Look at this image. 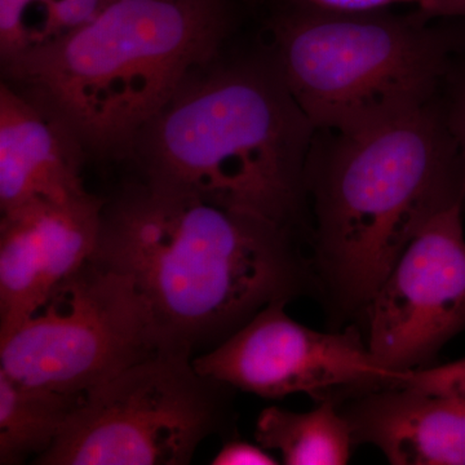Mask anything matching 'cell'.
<instances>
[{
  "label": "cell",
  "instance_id": "6da1fadb",
  "mask_svg": "<svg viewBox=\"0 0 465 465\" xmlns=\"http://www.w3.org/2000/svg\"><path fill=\"white\" fill-rule=\"evenodd\" d=\"M295 240L262 217L140 180L104 201L92 260L133 280L161 351L193 356L307 289Z\"/></svg>",
  "mask_w": 465,
  "mask_h": 465
},
{
  "label": "cell",
  "instance_id": "7a4b0ae2",
  "mask_svg": "<svg viewBox=\"0 0 465 465\" xmlns=\"http://www.w3.org/2000/svg\"><path fill=\"white\" fill-rule=\"evenodd\" d=\"M316 128L268 50L197 70L137 134L140 180L282 226L302 224Z\"/></svg>",
  "mask_w": 465,
  "mask_h": 465
},
{
  "label": "cell",
  "instance_id": "3957f363",
  "mask_svg": "<svg viewBox=\"0 0 465 465\" xmlns=\"http://www.w3.org/2000/svg\"><path fill=\"white\" fill-rule=\"evenodd\" d=\"M237 14L235 0H109L84 25L2 65L3 75L85 153L127 158L189 76L222 56Z\"/></svg>",
  "mask_w": 465,
  "mask_h": 465
},
{
  "label": "cell",
  "instance_id": "277c9868",
  "mask_svg": "<svg viewBox=\"0 0 465 465\" xmlns=\"http://www.w3.org/2000/svg\"><path fill=\"white\" fill-rule=\"evenodd\" d=\"M317 268L339 307L367 309L403 251L440 211L465 203L445 110L432 103L333 134L309 159Z\"/></svg>",
  "mask_w": 465,
  "mask_h": 465
},
{
  "label": "cell",
  "instance_id": "5b68a950",
  "mask_svg": "<svg viewBox=\"0 0 465 465\" xmlns=\"http://www.w3.org/2000/svg\"><path fill=\"white\" fill-rule=\"evenodd\" d=\"M418 11L286 0L269 17L266 50L316 130L353 133L432 103L455 42Z\"/></svg>",
  "mask_w": 465,
  "mask_h": 465
},
{
  "label": "cell",
  "instance_id": "8992f818",
  "mask_svg": "<svg viewBox=\"0 0 465 465\" xmlns=\"http://www.w3.org/2000/svg\"><path fill=\"white\" fill-rule=\"evenodd\" d=\"M228 385L158 351L82 397L42 465H185L224 427Z\"/></svg>",
  "mask_w": 465,
  "mask_h": 465
},
{
  "label": "cell",
  "instance_id": "52a82bcc",
  "mask_svg": "<svg viewBox=\"0 0 465 465\" xmlns=\"http://www.w3.org/2000/svg\"><path fill=\"white\" fill-rule=\"evenodd\" d=\"M158 351L133 280L91 259L0 339V371L29 387L84 397Z\"/></svg>",
  "mask_w": 465,
  "mask_h": 465
},
{
  "label": "cell",
  "instance_id": "ba28073f",
  "mask_svg": "<svg viewBox=\"0 0 465 465\" xmlns=\"http://www.w3.org/2000/svg\"><path fill=\"white\" fill-rule=\"evenodd\" d=\"M286 304L266 305L216 348L193 358L195 369L271 400L335 388L393 387L406 375L381 365L356 332L309 329L286 313Z\"/></svg>",
  "mask_w": 465,
  "mask_h": 465
},
{
  "label": "cell",
  "instance_id": "9c48e42d",
  "mask_svg": "<svg viewBox=\"0 0 465 465\" xmlns=\"http://www.w3.org/2000/svg\"><path fill=\"white\" fill-rule=\"evenodd\" d=\"M463 206L427 223L366 309L367 347L388 369L406 372L430 362L465 329Z\"/></svg>",
  "mask_w": 465,
  "mask_h": 465
},
{
  "label": "cell",
  "instance_id": "30bf717a",
  "mask_svg": "<svg viewBox=\"0 0 465 465\" xmlns=\"http://www.w3.org/2000/svg\"><path fill=\"white\" fill-rule=\"evenodd\" d=\"M104 201L91 193L34 201L0 220V339L43 307L90 262L99 241Z\"/></svg>",
  "mask_w": 465,
  "mask_h": 465
},
{
  "label": "cell",
  "instance_id": "8fae6325",
  "mask_svg": "<svg viewBox=\"0 0 465 465\" xmlns=\"http://www.w3.org/2000/svg\"><path fill=\"white\" fill-rule=\"evenodd\" d=\"M85 150L38 100L0 84V210L34 201H65L85 193Z\"/></svg>",
  "mask_w": 465,
  "mask_h": 465
},
{
  "label": "cell",
  "instance_id": "7c38bea8",
  "mask_svg": "<svg viewBox=\"0 0 465 465\" xmlns=\"http://www.w3.org/2000/svg\"><path fill=\"white\" fill-rule=\"evenodd\" d=\"M356 443L394 465H465V402L410 387L370 390L341 410Z\"/></svg>",
  "mask_w": 465,
  "mask_h": 465
},
{
  "label": "cell",
  "instance_id": "4fadbf2b",
  "mask_svg": "<svg viewBox=\"0 0 465 465\" xmlns=\"http://www.w3.org/2000/svg\"><path fill=\"white\" fill-rule=\"evenodd\" d=\"M81 400L21 384L0 371V464L35 461L50 451Z\"/></svg>",
  "mask_w": 465,
  "mask_h": 465
},
{
  "label": "cell",
  "instance_id": "5bb4252c",
  "mask_svg": "<svg viewBox=\"0 0 465 465\" xmlns=\"http://www.w3.org/2000/svg\"><path fill=\"white\" fill-rule=\"evenodd\" d=\"M256 440L287 465H344L354 445L347 419L327 400L308 412L268 407L256 421Z\"/></svg>",
  "mask_w": 465,
  "mask_h": 465
},
{
  "label": "cell",
  "instance_id": "9a60e30c",
  "mask_svg": "<svg viewBox=\"0 0 465 465\" xmlns=\"http://www.w3.org/2000/svg\"><path fill=\"white\" fill-rule=\"evenodd\" d=\"M109 0H0L2 65L84 25Z\"/></svg>",
  "mask_w": 465,
  "mask_h": 465
},
{
  "label": "cell",
  "instance_id": "2e32d148",
  "mask_svg": "<svg viewBox=\"0 0 465 465\" xmlns=\"http://www.w3.org/2000/svg\"><path fill=\"white\" fill-rule=\"evenodd\" d=\"M397 387H410L465 402V360L430 369L410 370Z\"/></svg>",
  "mask_w": 465,
  "mask_h": 465
},
{
  "label": "cell",
  "instance_id": "e0dca14e",
  "mask_svg": "<svg viewBox=\"0 0 465 465\" xmlns=\"http://www.w3.org/2000/svg\"><path fill=\"white\" fill-rule=\"evenodd\" d=\"M213 465H274L277 459L269 454L268 450L262 445H252L244 440H229L216 457L213 459Z\"/></svg>",
  "mask_w": 465,
  "mask_h": 465
},
{
  "label": "cell",
  "instance_id": "ac0fdd59",
  "mask_svg": "<svg viewBox=\"0 0 465 465\" xmlns=\"http://www.w3.org/2000/svg\"><path fill=\"white\" fill-rule=\"evenodd\" d=\"M446 121L450 131L454 136L459 155H460L461 170H463V185L465 195V76L459 84L451 105L445 110Z\"/></svg>",
  "mask_w": 465,
  "mask_h": 465
},
{
  "label": "cell",
  "instance_id": "d6986e66",
  "mask_svg": "<svg viewBox=\"0 0 465 465\" xmlns=\"http://www.w3.org/2000/svg\"><path fill=\"white\" fill-rule=\"evenodd\" d=\"M308 5L333 11H378L391 9L396 5H416L419 0H302Z\"/></svg>",
  "mask_w": 465,
  "mask_h": 465
},
{
  "label": "cell",
  "instance_id": "ffe728a7",
  "mask_svg": "<svg viewBox=\"0 0 465 465\" xmlns=\"http://www.w3.org/2000/svg\"><path fill=\"white\" fill-rule=\"evenodd\" d=\"M418 9L432 18H465V0H419Z\"/></svg>",
  "mask_w": 465,
  "mask_h": 465
}]
</instances>
